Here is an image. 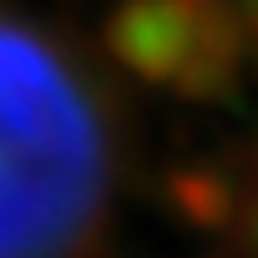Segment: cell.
<instances>
[{
    "mask_svg": "<svg viewBox=\"0 0 258 258\" xmlns=\"http://www.w3.org/2000/svg\"><path fill=\"white\" fill-rule=\"evenodd\" d=\"M116 126L91 71L0 6V258H86L116 198Z\"/></svg>",
    "mask_w": 258,
    "mask_h": 258,
    "instance_id": "1",
    "label": "cell"
}]
</instances>
